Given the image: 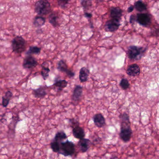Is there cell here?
<instances>
[{
  "label": "cell",
  "instance_id": "obj_23",
  "mask_svg": "<svg viewBox=\"0 0 159 159\" xmlns=\"http://www.w3.org/2000/svg\"><path fill=\"white\" fill-rule=\"evenodd\" d=\"M67 135L66 133L63 131H58L56 134L54 140V141H57L58 143H60L62 141L67 139Z\"/></svg>",
  "mask_w": 159,
  "mask_h": 159
},
{
  "label": "cell",
  "instance_id": "obj_20",
  "mask_svg": "<svg viewBox=\"0 0 159 159\" xmlns=\"http://www.w3.org/2000/svg\"><path fill=\"white\" fill-rule=\"evenodd\" d=\"M12 96V93L11 91H8L6 92L5 95L2 98V105L3 107H6L8 106Z\"/></svg>",
  "mask_w": 159,
  "mask_h": 159
},
{
  "label": "cell",
  "instance_id": "obj_24",
  "mask_svg": "<svg viewBox=\"0 0 159 159\" xmlns=\"http://www.w3.org/2000/svg\"><path fill=\"white\" fill-rule=\"evenodd\" d=\"M41 49L37 46H31L30 47L29 49L26 52V54L30 56L31 54L39 55L40 53Z\"/></svg>",
  "mask_w": 159,
  "mask_h": 159
},
{
  "label": "cell",
  "instance_id": "obj_32",
  "mask_svg": "<svg viewBox=\"0 0 159 159\" xmlns=\"http://www.w3.org/2000/svg\"><path fill=\"white\" fill-rule=\"evenodd\" d=\"M134 9V7L133 6H131L128 8V10H127V11L129 13L133 11V10Z\"/></svg>",
  "mask_w": 159,
  "mask_h": 159
},
{
  "label": "cell",
  "instance_id": "obj_8",
  "mask_svg": "<svg viewBox=\"0 0 159 159\" xmlns=\"http://www.w3.org/2000/svg\"><path fill=\"white\" fill-rule=\"evenodd\" d=\"M57 69L59 71L66 73L70 78H72L75 73L68 67L67 65L63 60H61L57 63Z\"/></svg>",
  "mask_w": 159,
  "mask_h": 159
},
{
  "label": "cell",
  "instance_id": "obj_30",
  "mask_svg": "<svg viewBox=\"0 0 159 159\" xmlns=\"http://www.w3.org/2000/svg\"><path fill=\"white\" fill-rule=\"evenodd\" d=\"M137 16L134 15L131 16L130 17V22L131 23H134L135 21H136Z\"/></svg>",
  "mask_w": 159,
  "mask_h": 159
},
{
  "label": "cell",
  "instance_id": "obj_13",
  "mask_svg": "<svg viewBox=\"0 0 159 159\" xmlns=\"http://www.w3.org/2000/svg\"><path fill=\"white\" fill-rule=\"evenodd\" d=\"M126 72L129 76L135 77L139 75L140 73V69L138 65L136 64H133L128 66Z\"/></svg>",
  "mask_w": 159,
  "mask_h": 159
},
{
  "label": "cell",
  "instance_id": "obj_15",
  "mask_svg": "<svg viewBox=\"0 0 159 159\" xmlns=\"http://www.w3.org/2000/svg\"><path fill=\"white\" fill-rule=\"evenodd\" d=\"M72 134L73 136L77 139H81L84 138L85 136V133L83 128L80 126H76L73 128Z\"/></svg>",
  "mask_w": 159,
  "mask_h": 159
},
{
  "label": "cell",
  "instance_id": "obj_31",
  "mask_svg": "<svg viewBox=\"0 0 159 159\" xmlns=\"http://www.w3.org/2000/svg\"><path fill=\"white\" fill-rule=\"evenodd\" d=\"M84 16L88 19H91L93 16V15H92V14L90 13L85 12Z\"/></svg>",
  "mask_w": 159,
  "mask_h": 159
},
{
  "label": "cell",
  "instance_id": "obj_1",
  "mask_svg": "<svg viewBox=\"0 0 159 159\" xmlns=\"http://www.w3.org/2000/svg\"><path fill=\"white\" fill-rule=\"evenodd\" d=\"M120 138L124 142H128L133 134L129 115L125 112H124L120 115Z\"/></svg>",
  "mask_w": 159,
  "mask_h": 159
},
{
  "label": "cell",
  "instance_id": "obj_4",
  "mask_svg": "<svg viewBox=\"0 0 159 159\" xmlns=\"http://www.w3.org/2000/svg\"><path fill=\"white\" fill-rule=\"evenodd\" d=\"M75 151L74 143L69 140L60 143V151L58 153L65 156H71Z\"/></svg>",
  "mask_w": 159,
  "mask_h": 159
},
{
  "label": "cell",
  "instance_id": "obj_19",
  "mask_svg": "<svg viewBox=\"0 0 159 159\" xmlns=\"http://www.w3.org/2000/svg\"><path fill=\"white\" fill-rule=\"evenodd\" d=\"M58 15L55 12L52 13L49 16V22L54 27H56L58 25Z\"/></svg>",
  "mask_w": 159,
  "mask_h": 159
},
{
  "label": "cell",
  "instance_id": "obj_25",
  "mask_svg": "<svg viewBox=\"0 0 159 159\" xmlns=\"http://www.w3.org/2000/svg\"><path fill=\"white\" fill-rule=\"evenodd\" d=\"M134 7L137 11L139 12L144 11L147 9L146 4L141 1H137L135 2Z\"/></svg>",
  "mask_w": 159,
  "mask_h": 159
},
{
  "label": "cell",
  "instance_id": "obj_21",
  "mask_svg": "<svg viewBox=\"0 0 159 159\" xmlns=\"http://www.w3.org/2000/svg\"><path fill=\"white\" fill-rule=\"evenodd\" d=\"M46 65H47V64L46 62H44L42 65V69L41 70V75L44 80H47V78L49 77V73L51 71L50 69L48 67V66H46Z\"/></svg>",
  "mask_w": 159,
  "mask_h": 159
},
{
  "label": "cell",
  "instance_id": "obj_6",
  "mask_svg": "<svg viewBox=\"0 0 159 159\" xmlns=\"http://www.w3.org/2000/svg\"><path fill=\"white\" fill-rule=\"evenodd\" d=\"M120 20L118 19H111L109 20L105 26L106 31L108 32H114L119 29L120 26Z\"/></svg>",
  "mask_w": 159,
  "mask_h": 159
},
{
  "label": "cell",
  "instance_id": "obj_26",
  "mask_svg": "<svg viewBox=\"0 0 159 159\" xmlns=\"http://www.w3.org/2000/svg\"><path fill=\"white\" fill-rule=\"evenodd\" d=\"M51 147L54 152H59L60 151V143L53 140L51 142Z\"/></svg>",
  "mask_w": 159,
  "mask_h": 159
},
{
  "label": "cell",
  "instance_id": "obj_11",
  "mask_svg": "<svg viewBox=\"0 0 159 159\" xmlns=\"http://www.w3.org/2000/svg\"><path fill=\"white\" fill-rule=\"evenodd\" d=\"M82 93L83 87L80 85H76L73 90L72 96V101L75 102H79L81 98Z\"/></svg>",
  "mask_w": 159,
  "mask_h": 159
},
{
  "label": "cell",
  "instance_id": "obj_33",
  "mask_svg": "<svg viewBox=\"0 0 159 159\" xmlns=\"http://www.w3.org/2000/svg\"><path fill=\"white\" fill-rule=\"evenodd\" d=\"M110 159H120L117 156H114V157H111Z\"/></svg>",
  "mask_w": 159,
  "mask_h": 159
},
{
  "label": "cell",
  "instance_id": "obj_12",
  "mask_svg": "<svg viewBox=\"0 0 159 159\" xmlns=\"http://www.w3.org/2000/svg\"><path fill=\"white\" fill-rule=\"evenodd\" d=\"M78 145L81 151L84 153L87 152L89 149L91 145V141L88 139L84 138L80 139L78 142Z\"/></svg>",
  "mask_w": 159,
  "mask_h": 159
},
{
  "label": "cell",
  "instance_id": "obj_16",
  "mask_svg": "<svg viewBox=\"0 0 159 159\" xmlns=\"http://www.w3.org/2000/svg\"><path fill=\"white\" fill-rule=\"evenodd\" d=\"M122 11L118 7H111L110 9V15L112 19L120 20L122 15Z\"/></svg>",
  "mask_w": 159,
  "mask_h": 159
},
{
  "label": "cell",
  "instance_id": "obj_18",
  "mask_svg": "<svg viewBox=\"0 0 159 159\" xmlns=\"http://www.w3.org/2000/svg\"><path fill=\"white\" fill-rule=\"evenodd\" d=\"M46 22V19L43 16H37L34 18L33 21V25L35 27H41L43 26L44 25Z\"/></svg>",
  "mask_w": 159,
  "mask_h": 159
},
{
  "label": "cell",
  "instance_id": "obj_27",
  "mask_svg": "<svg viewBox=\"0 0 159 159\" xmlns=\"http://www.w3.org/2000/svg\"><path fill=\"white\" fill-rule=\"evenodd\" d=\"M120 85L123 89L126 90L129 88L130 84H129V82L126 79H123L121 81L120 83Z\"/></svg>",
  "mask_w": 159,
  "mask_h": 159
},
{
  "label": "cell",
  "instance_id": "obj_14",
  "mask_svg": "<svg viewBox=\"0 0 159 159\" xmlns=\"http://www.w3.org/2000/svg\"><path fill=\"white\" fill-rule=\"evenodd\" d=\"M90 74V71L87 68L84 67L80 70L79 73V79L81 83L85 82L88 80Z\"/></svg>",
  "mask_w": 159,
  "mask_h": 159
},
{
  "label": "cell",
  "instance_id": "obj_22",
  "mask_svg": "<svg viewBox=\"0 0 159 159\" xmlns=\"http://www.w3.org/2000/svg\"><path fill=\"white\" fill-rule=\"evenodd\" d=\"M67 84L68 82L66 80H59L55 83L54 86L57 88L58 91H61L67 87Z\"/></svg>",
  "mask_w": 159,
  "mask_h": 159
},
{
  "label": "cell",
  "instance_id": "obj_9",
  "mask_svg": "<svg viewBox=\"0 0 159 159\" xmlns=\"http://www.w3.org/2000/svg\"><path fill=\"white\" fill-rule=\"evenodd\" d=\"M136 16V21L141 25L146 26L150 24L151 17L148 14H139Z\"/></svg>",
  "mask_w": 159,
  "mask_h": 159
},
{
  "label": "cell",
  "instance_id": "obj_17",
  "mask_svg": "<svg viewBox=\"0 0 159 159\" xmlns=\"http://www.w3.org/2000/svg\"><path fill=\"white\" fill-rule=\"evenodd\" d=\"M33 94L37 98H42L47 94L46 89L44 86H41L39 88L33 90Z\"/></svg>",
  "mask_w": 159,
  "mask_h": 159
},
{
  "label": "cell",
  "instance_id": "obj_28",
  "mask_svg": "<svg viewBox=\"0 0 159 159\" xmlns=\"http://www.w3.org/2000/svg\"><path fill=\"white\" fill-rule=\"evenodd\" d=\"M82 6L84 10H88L92 5V2L91 1H82L81 2Z\"/></svg>",
  "mask_w": 159,
  "mask_h": 159
},
{
  "label": "cell",
  "instance_id": "obj_7",
  "mask_svg": "<svg viewBox=\"0 0 159 159\" xmlns=\"http://www.w3.org/2000/svg\"><path fill=\"white\" fill-rule=\"evenodd\" d=\"M38 65V61L35 57L31 56H28L24 59L23 66L24 68L30 69L34 68Z\"/></svg>",
  "mask_w": 159,
  "mask_h": 159
},
{
  "label": "cell",
  "instance_id": "obj_10",
  "mask_svg": "<svg viewBox=\"0 0 159 159\" xmlns=\"http://www.w3.org/2000/svg\"><path fill=\"white\" fill-rule=\"evenodd\" d=\"M94 123L98 128L104 127L106 125V120L101 113L96 114L93 117Z\"/></svg>",
  "mask_w": 159,
  "mask_h": 159
},
{
  "label": "cell",
  "instance_id": "obj_3",
  "mask_svg": "<svg viewBox=\"0 0 159 159\" xmlns=\"http://www.w3.org/2000/svg\"><path fill=\"white\" fill-rule=\"evenodd\" d=\"M11 47L14 52L21 54L25 50L26 41L21 36H17L12 41Z\"/></svg>",
  "mask_w": 159,
  "mask_h": 159
},
{
  "label": "cell",
  "instance_id": "obj_2",
  "mask_svg": "<svg viewBox=\"0 0 159 159\" xmlns=\"http://www.w3.org/2000/svg\"><path fill=\"white\" fill-rule=\"evenodd\" d=\"M35 11L40 16L47 15L51 11V5L49 2L46 0H40L35 4Z\"/></svg>",
  "mask_w": 159,
  "mask_h": 159
},
{
  "label": "cell",
  "instance_id": "obj_29",
  "mask_svg": "<svg viewBox=\"0 0 159 159\" xmlns=\"http://www.w3.org/2000/svg\"><path fill=\"white\" fill-rule=\"evenodd\" d=\"M69 2V1H57L58 6L62 9L66 8V5L68 4Z\"/></svg>",
  "mask_w": 159,
  "mask_h": 159
},
{
  "label": "cell",
  "instance_id": "obj_5",
  "mask_svg": "<svg viewBox=\"0 0 159 159\" xmlns=\"http://www.w3.org/2000/svg\"><path fill=\"white\" fill-rule=\"evenodd\" d=\"M145 50L142 47L136 46H131L128 48V57L132 60H138L140 59L143 56Z\"/></svg>",
  "mask_w": 159,
  "mask_h": 159
}]
</instances>
